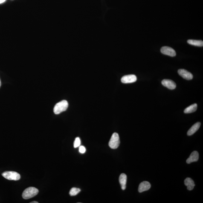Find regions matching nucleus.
<instances>
[{
  "label": "nucleus",
  "instance_id": "39448f33",
  "mask_svg": "<svg viewBox=\"0 0 203 203\" xmlns=\"http://www.w3.org/2000/svg\"><path fill=\"white\" fill-rule=\"evenodd\" d=\"M161 52L163 54L174 57L176 56V52L170 47L164 46L161 48Z\"/></svg>",
  "mask_w": 203,
  "mask_h": 203
},
{
  "label": "nucleus",
  "instance_id": "6e6552de",
  "mask_svg": "<svg viewBox=\"0 0 203 203\" xmlns=\"http://www.w3.org/2000/svg\"><path fill=\"white\" fill-rule=\"evenodd\" d=\"M162 84L164 87L170 90H173L176 87V84L173 81L170 79H164L161 82Z\"/></svg>",
  "mask_w": 203,
  "mask_h": 203
},
{
  "label": "nucleus",
  "instance_id": "a211bd4d",
  "mask_svg": "<svg viewBox=\"0 0 203 203\" xmlns=\"http://www.w3.org/2000/svg\"><path fill=\"white\" fill-rule=\"evenodd\" d=\"M85 151H86V149L84 146H80L79 148V152L81 154H84L85 153Z\"/></svg>",
  "mask_w": 203,
  "mask_h": 203
},
{
  "label": "nucleus",
  "instance_id": "2eb2a0df",
  "mask_svg": "<svg viewBox=\"0 0 203 203\" xmlns=\"http://www.w3.org/2000/svg\"><path fill=\"white\" fill-rule=\"evenodd\" d=\"M187 43L190 45L198 47H202L203 46V42L202 40H189Z\"/></svg>",
  "mask_w": 203,
  "mask_h": 203
},
{
  "label": "nucleus",
  "instance_id": "423d86ee",
  "mask_svg": "<svg viewBox=\"0 0 203 203\" xmlns=\"http://www.w3.org/2000/svg\"><path fill=\"white\" fill-rule=\"evenodd\" d=\"M137 78L136 76L134 75L123 76L121 78V82L123 83L128 84L133 83L136 81Z\"/></svg>",
  "mask_w": 203,
  "mask_h": 203
},
{
  "label": "nucleus",
  "instance_id": "f257e3e1",
  "mask_svg": "<svg viewBox=\"0 0 203 203\" xmlns=\"http://www.w3.org/2000/svg\"><path fill=\"white\" fill-rule=\"evenodd\" d=\"M39 192L38 189L36 188L30 187L24 191L22 196L24 199H28L36 196Z\"/></svg>",
  "mask_w": 203,
  "mask_h": 203
},
{
  "label": "nucleus",
  "instance_id": "aec40b11",
  "mask_svg": "<svg viewBox=\"0 0 203 203\" xmlns=\"http://www.w3.org/2000/svg\"><path fill=\"white\" fill-rule=\"evenodd\" d=\"M38 202H36V201H33V202H30V203H38Z\"/></svg>",
  "mask_w": 203,
  "mask_h": 203
},
{
  "label": "nucleus",
  "instance_id": "9d476101",
  "mask_svg": "<svg viewBox=\"0 0 203 203\" xmlns=\"http://www.w3.org/2000/svg\"><path fill=\"white\" fill-rule=\"evenodd\" d=\"M199 154L198 152L196 151H194L192 152L190 157L187 159L186 162L188 164L197 161L199 160Z\"/></svg>",
  "mask_w": 203,
  "mask_h": 203
},
{
  "label": "nucleus",
  "instance_id": "0eeeda50",
  "mask_svg": "<svg viewBox=\"0 0 203 203\" xmlns=\"http://www.w3.org/2000/svg\"><path fill=\"white\" fill-rule=\"evenodd\" d=\"M178 74L183 78L187 80H191L193 78V75L191 73L184 69H181L178 70Z\"/></svg>",
  "mask_w": 203,
  "mask_h": 203
},
{
  "label": "nucleus",
  "instance_id": "f8f14e48",
  "mask_svg": "<svg viewBox=\"0 0 203 203\" xmlns=\"http://www.w3.org/2000/svg\"><path fill=\"white\" fill-rule=\"evenodd\" d=\"M184 184L187 186V189L189 190H193L195 186L194 182L190 178H187L185 180Z\"/></svg>",
  "mask_w": 203,
  "mask_h": 203
},
{
  "label": "nucleus",
  "instance_id": "9b49d317",
  "mask_svg": "<svg viewBox=\"0 0 203 203\" xmlns=\"http://www.w3.org/2000/svg\"><path fill=\"white\" fill-rule=\"evenodd\" d=\"M119 181L121 186L122 190H125L126 188V184L127 182V176L124 173H122L120 175Z\"/></svg>",
  "mask_w": 203,
  "mask_h": 203
},
{
  "label": "nucleus",
  "instance_id": "dca6fc26",
  "mask_svg": "<svg viewBox=\"0 0 203 203\" xmlns=\"http://www.w3.org/2000/svg\"><path fill=\"white\" fill-rule=\"evenodd\" d=\"M80 189L74 187L71 189L69 192V195L71 196H75L81 192Z\"/></svg>",
  "mask_w": 203,
  "mask_h": 203
},
{
  "label": "nucleus",
  "instance_id": "f03ea898",
  "mask_svg": "<svg viewBox=\"0 0 203 203\" xmlns=\"http://www.w3.org/2000/svg\"><path fill=\"white\" fill-rule=\"evenodd\" d=\"M68 101L65 100H63L56 103L53 109L54 113L59 114L61 113L66 110L68 107Z\"/></svg>",
  "mask_w": 203,
  "mask_h": 203
},
{
  "label": "nucleus",
  "instance_id": "6ab92c4d",
  "mask_svg": "<svg viewBox=\"0 0 203 203\" xmlns=\"http://www.w3.org/2000/svg\"><path fill=\"white\" fill-rule=\"evenodd\" d=\"M6 0H0V4H2V3L5 2Z\"/></svg>",
  "mask_w": 203,
  "mask_h": 203
},
{
  "label": "nucleus",
  "instance_id": "4468645a",
  "mask_svg": "<svg viewBox=\"0 0 203 203\" xmlns=\"http://www.w3.org/2000/svg\"><path fill=\"white\" fill-rule=\"evenodd\" d=\"M197 108V104L196 103L193 104L186 108L184 110V113H185L188 114L194 112L196 111Z\"/></svg>",
  "mask_w": 203,
  "mask_h": 203
},
{
  "label": "nucleus",
  "instance_id": "20e7f679",
  "mask_svg": "<svg viewBox=\"0 0 203 203\" xmlns=\"http://www.w3.org/2000/svg\"><path fill=\"white\" fill-rule=\"evenodd\" d=\"M4 177L10 180L17 181L21 179L20 175L15 172H5L2 174Z\"/></svg>",
  "mask_w": 203,
  "mask_h": 203
},
{
  "label": "nucleus",
  "instance_id": "1a4fd4ad",
  "mask_svg": "<svg viewBox=\"0 0 203 203\" xmlns=\"http://www.w3.org/2000/svg\"><path fill=\"white\" fill-rule=\"evenodd\" d=\"M151 185L148 182L144 181L140 183L139 186L138 191L140 193L146 191L151 188Z\"/></svg>",
  "mask_w": 203,
  "mask_h": 203
},
{
  "label": "nucleus",
  "instance_id": "7ed1b4c3",
  "mask_svg": "<svg viewBox=\"0 0 203 203\" xmlns=\"http://www.w3.org/2000/svg\"><path fill=\"white\" fill-rule=\"evenodd\" d=\"M120 144L119 134L115 132L113 134L109 142V146L111 148L116 149L118 147Z\"/></svg>",
  "mask_w": 203,
  "mask_h": 203
},
{
  "label": "nucleus",
  "instance_id": "ddd939ff",
  "mask_svg": "<svg viewBox=\"0 0 203 203\" xmlns=\"http://www.w3.org/2000/svg\"><path fill=\"white\" fill-rule=\"evenodd\" d=\"M201 125V123L199 122L195 123L188 131L187 135L189 136L193 135V134L196 132L199 129Z\"/></svg>",
  "mask_w": 203,
  "mask_h": 203
},
{
  "label": "nucleus",
  "instance_id": "412c9836",
  "mask_svg": "<svg viewBox=\"0 0 203 203\" xmlns=\"http://www.w3.org/2000/svg\"><path fill=\"white\" fill-rule=\"evenodd\" d=\"M1 80H0V87H1Z\"/></svg>",
  "mask_w": 203,
  "mask_h": 203
},
{
  "label": "nucleus",
  "instance_id": "f3484780",
  "mask_svg": "<svg viewBox=\"0 0 203 203\" xmlns=\"http://www.w3.org/2000/svg\"><path fill=\"white\" fill-rule=\"evenodd\" d=\"M81 140L80 139L79 137H77L75 140L74 143V147L75 148L78 147L80 146L81 144Z\"/></svg>",
  "mask_w": 203,
  "mask_h": 203
}]
</instances>
